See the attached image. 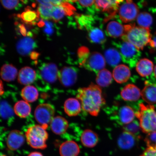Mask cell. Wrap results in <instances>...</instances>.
Instances as JSON below:
<instances>
[{
  "mask_svg": "<svg viewBox=\"0 0 156 156\" xmlns=\"http://www.w3.org/2000/svg\"><path fill=\"white\" fill-rule=\"evenodd\" d=\"M120 94L124 100L128 101H137L141 95L140 89L133 84L126 85L122 89Z\"/></svg>",
  "mask_w": 156,
  "mask_h": 156,
  "instance_id": "cell-13",
  "label": "cell"
},
{
  "mask_svg": "<svg viewBox=\"0 0 156 156\" xmlns=\"http://www.w3.org/2000/svg\"><path fill=\"white\" fill-rule=\"evenodd\" d=\"M40 15L37 11H35L28 7L20 15V18L26 24L32 25L38 20Z\"/></svg>",
  "mask_w": 156,
  "mask_h": 156,
  "instance_id": "cell-32",
  "label": "cell"
},
{
  "mask_svg": "<svg viewBox=\"0 0 156 156\" xmlns=\"http://www.w3.org/2000/svg\"><path fill=\"white\" fill-rule=\"evenodd\" d=\"M1 114L4 118H9L13 115L12 109L6 102H1Z\"/></svg>",
  "mask_w": 156,
  "mask_h": 156,
  "instance_id": "cell-37",
  "label": "cell"
},
{
  "mask_svg": "<svg viewBox=\"0 0 156 156\" xmlns=\"http://www.w3.org/2000/svg\"><path fill=\"white\" fill-rule=\"evenodd\" d=\"M135 114L139 120L140 128L144 133L149 134L156 131V111L152 105L141 103Z\"/></svg>",
  "mask_w": 156,
  "mask_h": 156,
  "instance_id": "cell-4",
  "label": "cell"
},
{
  "mask_svg": "<svg viewBox=\"0 0 156 156\" xmlns=\"http://www.w3.org/2000/svg\"><path fill=\"white\" fill-rule=\"evenodd\" d=\"M78 55L80 65L89 71L99 73L106 66V60L102 54L96 52L91 53L85 47L79 49Z\"/></svg>",
  "mask_w": 156,
  "mask_h": 156,
  "instance_id": "cell-3",
  "label": "cell"
},
{
  "mask_svg": "<svg viewBox=\"0 0 156 156\" xmlns=\"http://www.w3.org/2000/svg\"><path fill=\"white\" fill-rule=\"evenodd\" d=\"M54 114V107L48 103L39 105L34 112V117L37 121L46 129L53 120Z\"/></svg>",
  "mask_w": 156,
  "mask_h": 156,
  "instance_id": "cell-7",
  "label": "cell"
},
{
  "mask_svg": "<svg viewBox=\"0 0 156 156\" xmlns=\"http://www.w3.org/2000/svg\"><path fill=\"white\" fill-rule=\"evenodd\" d=\"M66 15V12L62 5L54 6L52 12V19L57 22Z\"/></svg>",
  "mask_w": 156,
  "mask_h": 156,
  "instance_id": "cell-34",
  "label": "cell"
},
{
  "mask_svg": "<svg viewBox=\"0 0 156 156\" xmlns=\"http://www.w3.org/2000/svg\"><path fill=\"white\" fill-rule=\"evenodd\" d=\"M123 1H95V8L98 10L113 16L116 14Z\"/></svg>",
  "mask_w": 156,
  "mask_h": 156,
  "instance_id": "cell-11",
  "label": "cell"
},
{
  "mask_svg": "<svg viewBox=\"0 0 156 156\" xmlns=\"http://www.w3.org/2000/svg\"><path fill=\"white\" fill-rule=\"evenodd\" d=\"M76 96L83 110L93 116L98 115L105 102L101 87L93 83L88 87L78 89Z\"/></svg>",
  "mask_w": 156,
  "mask_h": 156,
  "instance_id": "cell-1",
  "label": "cell"
},
{
  "mask_svg": "<svg viewBox=\"0 0 156 156\" xmlns=\"http://www.w3.org/2000/svg\"><path fill=\"white\" fill-rule=\"evenodd\" d=\"M114 44L119 50L122 61L128 64L130 67H135L141 55L140 50L126 41L114 42Z\"/></svg>",
  "mask_w": 156,
  "mask_h": 156,
  "instance_id": "cell-6",
  "label": "cell"
},
{
  "mask_svg": "<svg viewBox=\"0 0 156 156\" xmlns=\"http://www.w3.org/2000/svg\"><path fill=\"white\" fill-rule=\"evenodd\" d=\"M154 75L155 77L156 78V66H155L154 69Z\"/></svg>",
  "mask_w": 156,
  "mask_h": 156,
  "instance_id": "cell-47",
  "label": "cell"
},
{
  "mask_svg": "<svg viewBox=\"0 0 156 156\" xmlns=\"http://www.w3.org/2000/svg\"><path fill=\"white\" fill-rule=\"evenodd\" d=\"M20 32L23 35H26V29H25L24 27H23V25H21L20 27Z\"/></svg>",
  "mask_w": 156,
  "mask_h": 156,
  "instance_id": "cell-46",
  "label": "cell"
},
{
  "mask_svg": "<svg viewBox=\"0 0 156 156\" xmlns=\"http://www.w3.org/2000/svg\"><path fill=\"white\" fill-rule=\"evenodd\" d=\"M21 94L24 101L28 103H31L35 102L37 99L39 94L36 87L29 85L23 88Z\"/></svg>",
  "mask_w": 156,
  "mask_h": 156,
  "instance_id": "cell-28",
  "label": "cell"
},
{
  "mask_svg": "<svg viewBox=\"0 0 156 156\" xmlns=\"http://www.w3.org/2000/svg\"><path fill=\"white\" fill-rule=\"evenodd\" d=\"M2 5L5 9H12L15 8L19 5V1H1Z\"/></svg>",
  "mask_w": 156,
  "mask_h": 156,
  "instance_id": "cell-39",
  "label": "cell"
},
{
  "mask_svg": "<svg viewBox=\"0 0 156 156\" xmlns=\"http://www.w3.org/2000/svg\"><path fill=\"white\" fill-rule=\"evenodd\" d=\"M154 64L147 58H142L138 61L136 66V71L142 77H145L151 75L153 71Z\"/></svg>",
  "mask_w": 156,
  "mask_h": 156,
  "instance_id": "cell-22",
  "label": "cell"
},
{
  "mask_svg": "<svg viewBox=\"0 0 156 156\" xmlns=\"http://www.w3.org/2000/svg\"><path fill=\"white\" fill-rule=\"evenodd\" d=\"M112 75L111 72L106 69L99 71L96 79V83L99 87H106L112 83Z\"/></svg>",
  "mask_w": 156,
  "mask_h": 156,
  "instance_id": "cell-31",
  "label": "cell"
},
{
  "mask_svg": "<svg viewBox=\"0 0 156 156\" xmlns=\"http://www.w3.org/2000/svg\"><path fill=\"white\" fill-rule=\"evenodd\" d=\"M145 140L147 147L156 146V131L148 134Z\"/></svg>",
  "mask_w": 156,
  "mask_h": 156,
  "instance_id": "cell-38",
  "label": "cell"
},
{
  "mask_svg": "<svg viewBox=\"0 0 156 156\" xmlns=\"http://www.w3.org/2000/svg\"><path fill=\"white\" fill-rule=\"evenodd\" d=\"M105 58L107 63L112 67H116L121 60L120 52L114 48L107 49L105 53Z\"/></svg>",
  "mask_w": 156,
  "mask_h": 156,
  "instance_id": "cell-30",
  "label": "cell"
},
{
  "mask_svg": "<svg viewBox=\"0 0 156 156\" xmlns=\"http://www.w3.org/2000/svg\"><path fill=\"white\" fill-rule=\"evenodd\" d=\"M136 139L135 136L134 134L124 131L119 138V146L122 149H129L134 145Z\"/></svg>",
  "mask_w": 156,
  "mask_h": 156,
  "instance_id": "cell-26",
  "label": "cell"
},
{
  "mask_svg": "<svg viewBox=\"0 0 156 156\" xmlns=\"http://www.w3.org/2000/svg\"><path fill=\"white\" fill-rule=\"evenodd\" d=\"M142 98L150 105L156 103V85L146 83L141 92Z\"/></svg>",
  "mask_w": 156,
  "mask_h": 156,
  "instance_id": "cell-23",
  "label": "cell"
},
{
  "mask_svg": "<svg viewBox=\"0 0 156 156\" xmlns=\"http://www.w3.org/2000/svg\"><path fill=\"white\" fill-rule=\"evenodd\" d=\"M51 128L54 133L63 134L67 131L69 124L67 120L62 116L54 117L50 124Z\"/></svg>",
  "mask_w": 156,
  "mask_h": 156,
  "instance_id": "cell-19",
  "label": "cell"
},
{
  "mask_svg": "<svg viewBox=\"0 0 156 156\" xmlns=\"http://www.w3.org/2000/svg\"><path fill=\"white\" fill-rule=\"evenodd\" d=\"M131 75L129 68L124 64L117 66L113 71V76L117 83H122L128 80Z\"/></svg>",
  "mask_w": 156,
  "mask_h": 156,
  "instance_id": "cell-16",
  "label": "cell"
},
{
  "mask_svg": "<svg viewBox=\"0 0 156 156\" xmlns=\"http://www.w3.org/2000/svg\"><path fill=\"white\" fill-rule=\"evenodd\" d=\"M17 75V69L12 64H5L1 68V76L4 81H13L16 78Z\"/></svg>",
  "mask_w": 156,
  "mask_h": 156,
  "instance_id": "cell-27",
  "label": "cell"
},
{
  "mask_svg": "<svg viewBox=\"0 0 156 156\" xmlns=\"http://www.w3.org/2000/svg\"><path fill=\"white\" fill-rule=\"evenodd\" d=\"M80 152L79 145L73 141L63 142L59 148V153L61 156H77Z\"/></svg>",
  "mask_w": 156,
  "mask_h": 156,
  "instance_id": "cell-17",
  "label": "cell"
},
{
  "mask_svg": "<svg viewBox=\"0 0 156 156\" xmlns=\"http://www.w3.org/2000/svg\"><path fill=\"white\" fill-rule=\"evenodd\" d=\"M136 21L139 27L142 28L149 29L153 23V19L150 13L142 12L138 14Z\"/></svg>",
  "mask_w": 156,
  "mask_h": 156,
  "instance_id": "cell-33",
  "label": "cell"
},
{
  "mask_svg": "<svg viewBox=\"0 0 156 156\" xmlns=\"http://www.w3.org/2000/svg\"><path fill=\"white\" fill-rule=\"evenodd\" d=\"M40 73L42 79L48 83H54L58 78V68L54 63L44 64L41 68Z\"/></svg>",
  "mask_w": 156,
  "mask_h": 156,
  "instance_id": "cell-10",
  "label": "cell"
},
{
  "mask_svg": "<svg viewBox=\"0 0 156 156\" xmlns=\"http://www.w3.org/2000/svg\"><path fill=\"white\" fill-rule=\"evenodd\" d=\"M36 46L34 41L29 37H25L17 42L16 49L17 52L21 55H28L32 51Z\"/></svg>",
  "mask_w": 156,
  "mask_h": 156,
  "instance_id": "cell-14",
  "label": "cell"
},
{
  "mask_svg": "<svg viewBox=\"0 0 156 156\" xmlns=\"http://www.w3.org/2000/svg\"><path fill=\"white\" fill-rule=\"evenodd\" d=\"M28 156H44L42 154L39 152H33L31 153Z\"/></svg>",
  "mask_w": 156,
  "mask_h": 156,
  "instance_id": "cell-44",
  "label": "cell"
},
{
  "mask_svg": "<svg viewBox=\"0 0 156 156\" xmlns=\"http://www.w3.org/2000/svg\"><path fill=\"white\" fill-rule=\"evenodd\" d=\"M27 142L35 149H44L47 147L46 142L48 134L43 126L36 125L29 127L25 132Z\"/></svg>",
  "mask_w": 156,
  "mask_h": 156,
  "instance_id": "cell-5",
  "label": "cell"
},
{
  "mask_svg": "<svg viewBox=\"0 0 156 156\" xmlns=\"http://www.w3.org/2000/svg\"><path fill=\"white\" fill-rule=\"evenodd\" d=\"M149 45L151 47L155 48L156 49V34L154 36L153 39H152Z\"/></svg>",
  "mask_w": 156,
  "mask_h": 156,
  "instance_id": "cell-43",
  "label": "cell"
},
{
  "mask_svg": "<svg viewBox=\"0 0 156 156\" xmlns=\"http://www.w3.org/2000/svg\"><path fill=\"white\" fill-rule=\"evenodd\" d=\"M13 110L17 116L21 118H26L30 114L31 108L28 102L22 100L15 103Z\"/></svg>",
  "mask_w": 156,
  "mask_h": 156,
  "instance_id": "cell-29",
  "label": "cell"
},
{
  "mask_svg": "<svg viewBox=\"0 0 156 156\" xmlns=\"http://www.w3.org/2000/svg\"><path fill=\"white\" fill-rule=\"evenodd\" d=\"M82 6L88 7L91 6L95 4V1H77Z\"/></svg>",
  "mask_w": 156,
  "mask_h": 156,
  "instance_id": "cell-42",
  "label": "cell"
},
{
  "mask_svg": "<svg viewBox=\"0 0 156 156\" xmlns=\"http://www.w3.org/2000/svg\"><path fill=\"white\" fill-rule=\"evenodd\" d=\"M119 120L124 125L129 124L134 120L135 114L131 107L124 106L120 108L118 113Z\"/></svg>",
  "mask_w": 156,
  "mask_h": 156,
  "instance_id": "cell-25",
  "label": "cell"
},
{
  "mask_svg": "<svg viewBox=\"0 0 156 156\" xmlns=\"http://www.w3.org/2000/svg\"><path fill=\"white\" fill-rule=\"evenodd\" d=\"M25 136L21 131L13 130L9 133L7 140V145L9 150L15 151L22 146L25 142Z\"/></svg>",
  "mask_w": 156,
  "mask_h": 156,
  "instance_id": "cell-12",
  "label": "cell"
},
{
  "mask_svg": "<svg viewBox=\"0 0 156 156\" xmlns=\"http://www.w3.org/2000/svg\"><path fill=\"white\" fill-rule=\"evenodd\" d=\"M123 129L124 131L134 135L139 132L140 128V124L136 121H133L129 124L124 125Z\"/></svg>",
  "mask_w": 156,
  "mask_h": 156,
  "instance_id": "cell-36",
  "label": "cell"
},
{
  "mask_svg": "<svg viewBox=\"0 0 156 156\" xmlns=\"http://www.w3.org/2000/svg\"><path fill=\"white\" fill-rule=\"evenodd\" d=\"M87 32L88 38L93 43L103 44L106 41L104 33L100 27L94 26L90 29Z\"/></svg>",
  "mask_w": 156,
  "mask_h": 156,
  "instance_id": "cell-24",
  "label": "cell"
},
{
  "mask_svg": "<svg viewBox=\"0 0 156 156\" xmlns=\"http://www.w3.org/2000/svg\"><path fill=\"white\" fill-rule=\"evenodd\" d=\"M106 33L111 37H122L126 33L125 25H123L115 21H112L107 25Z\"/></svg>",
  "mask_w": 156,
  "mask_h": 156,
  "instance_id": "cell-18",
  "label": "cell"
},
{
  "mask_svg": "<svg viewBox=\"0 0 156 156\" xmlns=\"http://www.w3.org/2000/svg\"><path fill=\"white\" fill-rule=\"evenodd\" d=\"M140 156H156V146L148 147Z\"/></svg>",
  "mask_w": 156,
  "mask_h": 156,
  "instance_id": "cell-41",
  "label": "cell"
},
{
  "mask_svg": "<svg viewBox=\"0 0 156 156\" xmlns=\"http://www.w3.org/2000/svg\"><path fill=\"white\" fill-rule=\"evenodd\" d=\"M53 9L46 6L39 4L37 11L40 16L43 19L49 20L52 19V12Z\"/></svg>",
  "mask_w": 156,
  "mask_h": 156,
  "instance_id": "cell-35",
  "label": "cell"
},
{
  "mask_svg": "<svg viewBox=\"0 0 156 156\" xmlns=\"http://www.w3.org/2000/svg\"><path fill=\"white\" fill-rule=\"evenodd\" d=\"M119 16L122 22H131L137 18L139 9L136 4L132 1H127L119 8Z\"/></svg>",
  "mask_w": 156,
  "mask_h": 156,
  "instance_id": "cell-8",
  "label": "cell"
},
{
  "mask_svg": "<svg viewBox=\"0 0 156 156\" xmlns=\"http://www.w3.org/2000/svg\"><path fill=\"white\" fill-rule=\"evenodd\" d=\"M1 156H6V155H5L4 154H1Z\"/></svg>",
  "mask_w": 156,
  "mask_h": 156,
  "instance_id": "cell-48",
  "label": "cell"
},
{
  "mask_svg": "<svg viewBox=\"0 0 156 156\" xmlns=\"http://www.w3.org/2000/svg\"><path fill=\"white\" fill-rule=\"evenodd\" d=\"M67 2L63 1L60 5L63 7L66 12V15L70 16L73 15L76 10L75 8L71 4Z\"/></svg>",
  "mask_w": 156,
  "mask_h": 156,
  "instance_id": "cell-40",
  "label": "cell"
},
{
  "mask_svg": "<svg viewBox=\"0 0 156 156\" xmlns=\"http://www.w3.org/2000/svg\"><path fill=\"white\" fill-rule=\"evenodd\" d=\"M81 105L77 99L68 98L64 104V110L68 116H75L81 112Z\"/></svg>",
  "mask_w": 156,
  "mask_h": 156,
  "instance_id": "cell-20",
  "label": "cell"
},
{
  "mask_svg": "<svg viewBox=\"0 0 156 156\" xmlns=\"http://www.w3.org/2000/svg\"><path fill=\"white\" fill-rule=\"evenodd\" d=\"M98 136L91 130H85L81 134V143L86 147L93 148L95 147L98 143Z\"/></svg>",
  "mask_w": 156,
  "mask_h": 156,
  "instance_id": "cell-21",
  "label": "cell"
},
{
  "mask_svg": "<svg viewBox=\"0 0 156 156\" xmlns=\"http://www.w3.org/2000/svg\"><path fill=\"white\" fill-rule=\"evenodd\" d=\"M125 34L122 37V41L130 43L139 50L150 44L152 37L149 29L134 24L125 25Z\"/></svg>",
  "mask_w": 156,
  "mask_h": 156,
  "instance_id": "cell-2",
  "label": "cell"
},
{
  "mask_svg": "<svg viewBox=\"0 0 156 156\" xmlns=\"http://www.w3.org/2000/svg\"><path fill=\"white\" fill-rule=\"evenodd\" d=\"M77 71L73 67H64L58 72V79L65 87H70L73 85L77 80Z\"/></svg>",
  "mask_w": 156,
  "mask_h": 156,
  "instance_id": "cell-9",
  "label": "cell"
},
{
  "mask_svg": "<svg viewBox=\"0 0 156 156\" xmlns=\"http://www.w3.org/2000/svg\"><path fill=\"white\" fill-rule=\"evenodd\" d=\"M36 76V72L32 68L25 67L21 68L19 71L17 79L20 83L28 86L34 82Z\"/></svg>",
  "mask_w": 156,
  "mask_h": 156,
  "instance_id": "cell-15",
  "label": "cell"
},
{
  "mask_svg": "<svg viewBox=\"0 0 156 156\" xmlns=\"http://www.w3.org/2000/svg\"><path fill=\"white\" fill-rule=\"evenodd\" d=\"M39 54L36 52H33L31 53L30 56L32 59H36L38 58Z\"/></svg>",
  "mask_w": 156,
  "mask_h": 156,
  "instance_id": "cell-45",
  "label": "cell"
}]
</instances>
